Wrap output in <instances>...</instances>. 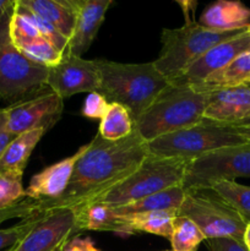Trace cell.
Masks as SVG:
<instances>
[{
  "label": "cell",
  "mask_w": 250,
  "mask_h": 251,
  "mask_svg": "<svg viewBox=\"0 0 250 251\" xmlns=\"http://www.w3.org/2000/svg\"><path fill=\"white\" fill-rule=\"evenodd\" d=\"M21 5L50 24L65 38L73 36L76 21L74 0H17Z\"/></svg>",
  "instance_id": "obj_18"
},
{
  "label": "cell",
  "mask_w": 250,
  "mask_h": 251,
  "mask_svg": "<svg viewBox=\"0 0 250 251\" xmlns=\"http://www.w3.org/2000/svg\"><path fill=\"white\" fill-rule=\"evenodd\" d=\"M16 136L11 134L7 129L6 124V112H5V108H0V158H1L2 153L5 152V150L7 149V146L10 145V142L15 139Z\"/></svg>",
  "instance_id": "obj_35"
},
{
  "label": "cell",
  "mask_w": 250,
  "mask_h": 251,
  "mask_svg": "<svg viewBox=\"0 0 250 251\" xmlns=\"http://www.w3.org/2000/svg\"><path fill=\"white\" fill-rule=\"evenodd\" d=\"M61 251H100L95 245L91 238H81L78 235H74L61 248Z\"/></svg>",
  "instance_id": "obj_34"
},
{
  "label": "cell",
  "mask_w": 250,
  "mask_h": 251,
  "mask_svg": "<svg viewBox=\"0 0 250 251\" xmlns=\"http://www.w3.org/2000/svg\"><path fill=\"white\" fill-rule=\"evenodd\" d=\"M205 242L210 251H248L244 242L233 238H216L206 239Z\"/></svg>",
  "instance_id": "obj_33"
},
{
  "label": "cell",
  "mask_w": 250,
  "mask_h": 251,
  "mask_svg": "<svg viewBox=\"0 0 250 251\" xmlns=\"http://www.w3.org/2000/svg\"><path fill=\"white\" fill-rule=\"evenodd\" d=\"M134 131V120L129 110L119 103H109L100 122L98 135L107 141H119Z\"/></svg>",
  "instance_id": "obj_24"
},
{
  "label": "cell",
  "mask_w": 250,
  "mask_h": 251,
  "mask_svg": "<svg viewBox=\"0 0 250 251\" xmlns=\"http://www.w3.org/2000/svg\"><path fill=\"white\" fill-rule=\"evenodd\" d=\"M243 144L248 142L233 126L203 119L193 126L152 140L147 147L154 156L194 161L216 150Z\"/></svg>",
  "instance_id": "obj_6"
},
{
  "label": "cell",
  "mask_w": 250,
  "mask_h": 251,
  "mask_svg": "<svg viewBox=\"0 0 250 251\" xmlns=\"http://www.w3.org/2000/svg\"><path fill=\"white\" fill-rule=\"evenodd\" d=\"M17 50L28 60L48 69L58 65L64 58V53L59 51L50 42L43 37L19 47Z\"/></svg>",
  "instance_id": "obj_27"
},
{
  "label": "cell",
  "mask_w": 250,
  "mask_h": 251,
  "mask_svg": "<svg viewBox=\"0 0 250 251\" xmlns=\"http://www.w3.org/2000/svg\"><path fill=\"white\" fill-rule=\"evenodd\" d=\"M205 240V235L193 221L185 216H175L169 238L172 251H198Z\"/></svg>",
  "instance_id": "obj_26"
},
{
  "label": "cell",
  "mask_w": 250,
  "mask_h": 251,
  "mask_svg": "<svg viewBox=\"0 0 250 251\" xmlns=\"http://www.w3.org/2000/svg\"><path fill=\"white\" fill-rule=\"evenodd\" d=\"M44 212L46 210L38 211V212L21 220V222L12 227L0 228V251L7 249V248L9 250L14 249L17 244H20L24 238L33 229L34 226L43 218Z\"/></svg>",
  "instance_id": "obj_29"
},
{
  "label": "cell",
  "mask_w": 250,
  "mask_h": 251,
  "mask_svg": "<svg viewBox=\"0 0 250 251\" xmlns=\"http://www.w3.org/2000/svg\"><path fill=\"white\" fill-rule=\"evenodd\" d=\"M189 163L190 161L188 159L168 158L150 153L134 173L90 203L97 202L109 207H119L181 185Z\"/></svg>",
  "instance_id": "obj_5"
},
{
  "label": "cell",
  "mask_w": 250,
  "mask_h": 251,
  "mask_svg": "<svg viewBox=\"0 0 250 251\" xmlns=\"http://www.w3.org/2000/svg\"><path fill=\"white\" fill-rule=\"evenodd\" d=\"M178 211H153V212L135 213L129 216H119L125 229V235H131L137 232L150 233L167 238L169 240L173 227V220Z\"/></svg>",
  "instance_id": "obj_22"
},
{
  "label": "cell",
  "mask_w": 250,
  "mask_h": 251,
  "mask_svg": "<svg viewBox=\"0 0 250 251\" xmlns=\"http://www.w3.org/2000/svg\"><path fill=\"white\" fill-rule=\"evenodd\" d=\"M208 93L190 85L169 83L146 112L134 123V129L146 142L186 129L203 120Z\"/></svg>",
  "instance_id": "obj_3"
},
{
  "label": "cell",
  "mask_w": 250,
  "mask_h": 251,
  "mask_svg": "<svg viewBox=\"0 0 250 251\" xmlns=\"http://www.w3.org/2000/svg\"><path fill=\"white\" fill-rule=\"evenodd\" d=\"M98 92L109 103H119L129 110L134 123L146 112L169 81L154 68L153 61L124 64L97 59Z\"/></svg>",
  "instance_id": "obj_2"
},
{
  "label": "cell",
  "mask_w": 250,
  "mask_h": 251,
  "mask_svg": "<svg viewBox=\"0 0 250 251\" xmlns=\"http://www.w3.org/2000/svg\"><path fill=\"white\" fill-rule=\"evenodd\" d=\"M46 129H36L17 135L0 158V173H10L24 176L28 159L43 135Z\"/></svg>",
  "instance_id": "obj_19"
},
{
  "label": "cell",
  "mask_w": 250,
  "mask_h": 251,
  "mask_svg": "<svg viewBox=\"0 0 250 251\" xmlns=\"http://www.w3.org/2000/svg\"><path fill=\"white\" fill-rule=\"evenodd\" d=\"M249 86H250V83H249ZM232 126H250V114L248 115L245 119H243L242 122L238 123L237 125H232Z\"/></svg>",
  "instance_id": "obj_39"
},
{
  "label": "cell",
  "mask_w": 250,
  "mask_h": 251,
  "mask_svg": "<svg viewBox=\"0 0 250 251\" xmlns=\"http://www.w3.org/2000/svg\"><path fill=\"white\" fill-rule=\"evenodd\" d=\"M149 154L147 142L135 129L119 141H107L97 134L76 163L65 193L56 200L41 201L42 210H76L92 202L134 173Z\"/></svg>",
  "instance_id": "obj_1"
},
{
  "label": "cell",
  "mask_w": 250,
  "mask_h": 251,
  "mask_svg": "<svg viewBox=\"0 0 250 251\" xmlns=\"http://www.w3.org/2000/svg\"><path fill=\"white\" fill-rule=\"evenodd\" d=\"M247 28L228 32L212 31L201 26L195 20L185 21L178 28H163L162 48L158 58L153 60L154 68L169 82H173L208 49L242 33Z\"/></svg>",
  "instance_id": "obj_4"
},
{
  "label": "cell",
  "mask_w": 250,
  "mask_h": 251,
  "mask_svg": "<svg viewBox=\"0 0 250 251\" xmlns=\"http://www.w3.org/2000/svg\"><path fill=\"white\" fill-rule=\"evenodd\" d=\"M250 51V29L248 27L244 32L223 41L208 49L201 58L191 64L175 81L171 83L179 85H199L208 76L232 63L243 53Z\"/></svg>",
  "instance_id": "obj_13"
},
{
  "label": "cell",
  "mask_w": 250,
  "mask_h": 251,
  "mask_svg": "<svg viewBox=\"0 0 250 251\" xmlns=\"http://www.w3.org/2000/svg\"><path fill=\"white\" fill-rule=\"evenodd\" d=\"M76 232L80 230H97V232H114L125 235L124 226L109 206L102 203H88L76 208Z\"/></svg>",
  "instance_id": "obj_21"
},
{
  "label": "cell",
  "mask_w": 250,
  "mask_h": 251,
  "mask_svg": "<svg viewBox=\"0 0 250 251\" xmlns=\"http://www.w3.org/2000/svg\"><path fill=\"white\" fill-rule=\"evenodd\" d=\"M184 198H185V189L181 184L161 193L140 199L135 202L112 208L117 216H129L135 213L153 212V211H178L183 203Z\"/></svg>",
  "instance_id": "obj_23"
},
{
  "label": "cell",
  "mask_w": 250,
  "mask_h": 251,
  "mask_svg": "<svg viewBox=\"0 0 250 251\" xmlns=\"http://www.w3.org/2000/svg\"><path fill=\"white\" fill-rule=\"evenodd\" d=\"M86 147L87 145H83L73 156L66 157L34 174L26 189L27 198L38 201H53L60 198L70 184L76 163Z\"/></svg>",
  "instance_id": "obj_15"
},
{
  "label": "cell",
  "mask_w": 250,
  "mask_h": 251,
  "mask_svg": "<svg viewBox=\"0 0 250 251\" xmlns=\"http://www.w3.org/2000/svg\"><path fill=\"white\" fill-rule=\"evenodd\" d=\"M6 251H12V249H10V250H6Z\"/></svg>",
  "instance_id": "obj_40"
},
{
  "label": "cell",
  "mask_w": 250,
  "mask_h": 251,
  "mask_svg": "<svg viewBox=\"0 0 250 251\" xmlns=\"http://www.w3.org/2000/svg\"><path fill=\"white\" fill-rule=\"evenodd\" d=\"M42 210L41 201L38 200H32L29 198L22 199L20 202L15 203V205L10 206V207L0 210V225L6 221L12 220V218H24L28 217V216L33 215V213L38 212Z\"/></svg>",
  "instance_id": "obj_31"
},
{
  "label": "cell",
  "mask_w": 250,
  "mask_h": 251,
  "mask_svg": "<svg viewBox=\"0 0 250 251\" xmlns=\"http://www.w3.org/2000/svg\"><path fill=\"white\" fill-rule=\"evenodd\" d=\"M25 198L26 190L22 185V176L0 173V210L10 207Z\"/></svg>",
  "instance_id": "obj_30"
},
{
  "label": "cell",
  "mask_w": 250,
  "mask_h": 251,
  "mask_svg": "<svg viewBox=\"0 0 250 251\" xmlns=\"http://www.w3.org/2000/svg\"><path fill=\"white\" fill-rule=\"evenodd\" d=\"M42 34L32 22L24 7L16 0L14 14L10 21V39L16 48L29 43L37 38H41Z\"/></svg>",
  "instance_id": "obj_28"
},
{
  "label": "cell",
  "mask_w": 250,
  "mask_h": 251,
  "mask_svg": "<svg viewBox=\"0 0 250 251\" xmlns=\"http://www.w3.org/2000/svg\"><path fill=\"white\" fill-rule=\"evenodd\" d=\"M232 126V125H230ZM235 130H237L238 134L248 142L250 144V126H233Z\"/></svg>",
  "instance_id": "obj_37"
},
{
  "label": "cell",
  "mask_w": 250,
  "mask_h": 251,
  "mask_svg": "<svg viewBox=\"0 0 250 251\" xmlns=\"http://www.w3.org/2000/svg\"><path fill=\"white\" fill-rule=\"evenodd\" d=\"M250 83V51L240 54L238 58L225 68L208 76L205 81L199 85H190L200 92H212V91L223 90L247 86Z\"/></svg>",
  "instance_id": "obj_20"
},
{
  "label": "cell",
  "mask_w": 250,
  "mask_h": 251,
  "mask_svg": "<svg viewBox=\"0 0 250 251\" xmlns=\"http://www.w3.org/2000/svg\"><path fill=\"white\" fill-rule=\"evenodd\" d=\"M250 178V144L225 147L190 161L183 186L206 188L215 180H235Z\"/></svg>",
  "instance_id": "obj_9"
},
{
  "label": "cell",
  "mask_w": 250,
  "mask_h": 251,
  "mask_svg": "<svg viewBox=\"0 0 250 251\" xmlns=\"http://www.w3.org/2000/svg\"><path fill=\"white\" fill-rule=\"evenodd\" d=\"M109 107V102L100 92H91L81 108V114L88 119H102Z\"/></svg>",
  "instance_id": "obj_32"
},
{
  "label": "cell",
  "mask_w": 250,
  "mask_h": 251,
  "mask_svg": "<svg viewBox=\"0 0 250 251\" xmlns=\"http://www.w3.org/2000/svg\"><path fill=\"white\" fill-rule=\"evenodd\" d=\"M206 188L215 191L233 210L237 211L243 220L250 223V186L243 185L235 180L211 181Z\"/></svg>",
  "instance_id": "obj_25"
},
{
  "label": "cell",
  "mask_w": 250,
  "mask_h": 251,
  "mask_svg": "<svg viewBox=\"0 0 250 251\" xmlns=\"http://www.w3.org/2000/svg\"><path fill=\"white\" fill-rule=\"evenodd\" d=\"M243 242H244L248 251H250V223H248V226H247V229H245L244 239H243Z\"/></svg>",
  "instance_id": "obj_38"
},
{
  "label": "cell",
  "mask_w": 250,
  "mask_h": 251,
  "mask_svg": "<svg viewBox=\"0 0 250 251\" xmlns=\"http://www.w3.org/2000/svg\"><path fill=\"white\" fill-rule=\"evenodd\" d=\"M199 24L218 32L247 28L250 26V9L240 1L220 0L206 7Z\"/></svg>",
  "instance_id": "obj_17"
},
{
  "label": "cell",
  "mask_w": 250,
  "mask_h": 251,
  "mask_svg": "<svg viewBox=\"0 0 250 251\" xmlns=\"http://www.w3.org/2000/svg\"><path fill=\"white\" fill-rule=\"evenodd\" d=\"M76 233V212L74 208H49L12 251H58Z\"/></svg>",
  "instance_id": "obj_11"
},
{
  "label": "cell",
  "mask_w": 250,
  "mask_h": 251,
  "mask_svg": "<svg viewBox=\"0 0 250 251\" xmlns=\"http://www.w3.org/2000/svg\"><path fill=\"white\" fill-rule=\"evenodd\" d=\"M64 100L50 90L5 108L7 129L14 136L36 129L49 130L63 114Z\"/></svg>",
  "instance_id": "obj_10"
},
{
  "label": "cell",
  "mask_w": 250,
  "mask_h": 251,
  "mask_svg": "<svg viewBox=\"0 0 250 251\" xmlns=\"http://www.w3.org/2000/svg\"><path fill=\"white\" fill-rule=\"evenodd\" d=\"M46 85L61 100L76 93L98 92L100 73L96 60L64 55L58 65L49 69Z\"/></svg>",
  "instance_id": "obj_12"
},
{
  "label": "cell",
  "mask_w": 250,
  "mask_h": 251,
  "mask_svg": "<svg viewBox=\"0 0 250 251\" xmlns=\"http://www.w3.org/2000/svg\"><path fill=\"white\" fill-rule=\"evenodd\" d=\"M58 251H61V249H59V250H58Z\"/></svg>",
  "instance_id": "obj_42"
},
{
  "label": "cell",
  "mask_w": 250,
  "mask_h": 251,
  "mask_svg": "<svg viewBox=\"0 0 250 251\" xmlns=\"http://www.w3.org/2000/svg\"><path fill=\"white\" fill-rule=\"evenodd\" d=\"M208 93L203 119L237 125L250 114V86L223 88Z\"/></svg>",
  "instance_id": "obj_16"
},
{
  "label": "cell",
  "mask_w": 250,
  "mask_h": 251,
  "mask_svg": "<svg viewBox=\"0 0 250 251\" xmlns=\"http://www.w3.org/2000/svg\"><path fill=\"white\" fill-rule=\"evenodd\" d=\"M178 215L193 221L206 239L233 238L243 242L248 223L210 188L185 190Z\"/></svg>",
  "instance_id": "obj_7"
},
{
  "label": "cell",
  "mask_w": 250,
  "mask_h": 251,
  "mask_svg": "<svg viewBox=\"0 0 250 251\" xmlns=\"http://www.w3.org/2000/svg\"><path fill=\"white\" fill-rule=\"evenodd\" d=\"M76 21L64 55L82 58L95 41L112 0H74Z\"/></svg>",
  "instance_id": "obj_14"
},
{
  "label": "cell",
  "mask_w": 250,
  "mask_h": 251,
  "mask_svg": "<svg viewBox=\"0 0 250 251\" xmlns=\"http://www.w3.org/2000/svg\"><path fill=\"white\" fill-rule=\"evenodd\" d=\"M16 0H0V32L9 28Z\"/></svg>",
  "instance_id": "obj_36"
},
{
  "label": "cell",
  "mask_w": 250,
  "mask_h": 251,
  "mask_svg": "<svg viewBox=\"0 0 250 251\" xmlns=\"http://www.w3.org/2000/svg\"><path fill=\"white\" fill-rule=\"evenodd\" d=\"M164 251H172V250H164Z\"/></svg>",
  "instance_id": "obj_41"
},
{
  "label": "cell",
  "mask_w": 250,
  "mask_h": 251,
  "mask_svg": "<svg viewBox=\"0 0 250 251\" xmlns=\"http://www.w3.org/2000/svg\"><path fill=\"white\" fill-rule=\"evenodd\" d=\"M48 71L17 50L10 39V27L0 32V100L11 105L49 91Z\"/></svg>",
  "instance_id": "obj_8"
}]
</instances>
